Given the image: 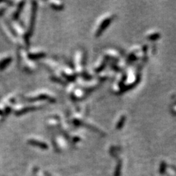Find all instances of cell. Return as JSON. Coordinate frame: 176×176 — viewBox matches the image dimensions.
Masks as SVG:
<instances>
[{
    "label": "cell",
    "mask_w": 176,
    "mask_h": 176,
    "mask_svg": "<svg viewBox=\"0 0 176 176\" xmlns=\"http://www.w3.org/2000/svg\"><path fill=\"white\" fill-rule=\"evenodd\" d=\"M49 100L52 101V99L49 96H48L46 95H40L37 97H35L33 98H28V101H36V100Z\"/></svg>",
    "instance_id": "cell-3"
},
{
    "label": "cell",
    "mask_w": 176,
    "mask_h": 176,
    "mask_svg": "<svg viewBox=\"0 0 176 176\" xmlns=\"http://www.w3.org/2000/svg\"><path fill=\"white\" fill-rule=\"evenodd\" d=\"M37 8V5L36 4V3L33 2V8H32V12H31L30 25H29V29L28 37H29V36H31V35L32 34L33 30L34 24H35V18H36Z\"/></svg>",
    "instance_id": "cell-1"
},
{
    "label": "cell",
    "mask_w": 176,
    "mask_h": 176,
    "mask_svg": "<svg viewBox=\"0 0 176 176\" xmlns=\"http://www.w3.org/2000/svg\"><path fill=\"white\" fill-rule=\"evenodd\" d=\"M37 109V107L35 106H29V107H26V108H24L22 109H21L20 110H18L15 112V114L16 115H20L24 114H26L27 112H31V111H33V110H35Z\"/></svg>",
    "instance_id": "cell-2"
},
{
    "label": "cell",
    "mask_w": 176,
    "mask_h": 176,
    "mask_svg": "<svg viewBox=\"0 0 176 176\" xmlns=\"http://www.w3.org/2000/svg\"><path fill=\"white\" fill-rule=\"evenodd\" d=\"M24 4H25L24 1H22L20 3L19 7H18V9H17V11H16L15 13L14 14V19H17L18 18H19L21 11H22V9L24 7Z\"/></svg>",
    "instance_id": "cell-4"
},
{
    "label": "cell",
    "mask_w": 176,
    "mask_h": 176,
    "mask_svg": "<svg viewBox=\"0 0 176 176\" xmlns=\"http://www.w3.org/2000/svg\"><path fill=\"white\" fill-rule=\"evenodd\" d=\"M45 56V53H31L28 55V57L31 59H37L43 58Z\"/></svg>",
    "instance_id": "cell-5"
}]
</instances>
